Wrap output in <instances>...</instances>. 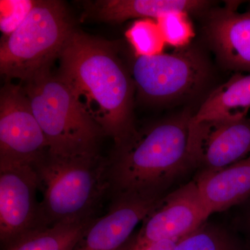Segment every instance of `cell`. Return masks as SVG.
<instances>
[{"mask_svg": "<svg viewBox=\"0 0 250 250\" xmlns=\"http://www.w3.org/2000/svg\"><path fill=\"white\" fill-rule=\"evenodd\" d=\"M114 42L74 29L61 52L59 76L115 147L136 133L134 80Z\"/></svg>", "mask_w": 250, "mask_h": 250, "instance_id": "1", "label": "cell"}, {"mask_svg": "<svg viewBox=\"0 0 250 250\" xmlns=\"http://www.w3.org/2000/svg\"><path fill=\"white\" fill-rule=\"evenodd\" d=\"M192 116L184 112L136 130L114 148L109 159L113 197L164 196L172 184L193 170L188 147Z\"/></svg>", "mask_w": 250, "mask_h": 250, "instance_id": "2", "label": "cell"}, {"mask_svg": "<svg viewBox=\"0 0 250 250\" xmlns=\"http://www.w3.org/2000/svg\"><path fill=\"white\" fill-rule=\"evenodd\" d=\"M40 182V227L78 221L94 211L111 191L109 159L98 153L62 156L48 151L32 166Z\"/></svg>", "mask_w": 250, "mask_h": 250, "instance_id": "3", "label": "cell"}, {"mask_svg": "<svg viewBox=\"0 0 250 250\" xmlns=\"http://www.w3.org/2000/svg\"><path fill=\"white\" fill-rule=\"evenodd\" d=\"M31 109L43 131L48 152L62 156L98 153L103 130L70 87L47 70L22 83Z\"/></svg>", "mask_w": 250, "mask_h": 250, "instance_id": "4", "label": "cell"}, {"mask_svg": "<svg viewBox=\"0 0 250 250\" xmlns=\"http://www.w3.org/2000/svg\"><path fill=\"white\" fill-rule=\"evenodd\" d=\"M74 29L63 2L36 1L25 21L1 42V75L22 83L50 70Z\"/></svg>", "mask_w": 250, "mask_h": 250, "instance_id": "5", "label": "cell"}, {"mask_svg": "<svg viewBox=\"0 0 250 250\" xmlns=\"http://www.w3.org/2000/svg\"><path fill=\"white\" fill-rule=\"evenodd\" d=\"M131 75L141 100L166 104L201 91L209 80L210 67L204 54L188 45L172 54L136 57Z\"/></svg>", "mask_w": 250, "mask_h": 250, "instance_id": "6", "label": "cell"}, {"mask_svg": "<svg viewBox=\"0 0 250 250\" xmlns=\"http://www.w3.org/2000/svg\"><path fill=\"white\" fill-rule=\"evenodd\" d=\"M188 147L197 170L195 179L232 165L250 154V118L193 121L191 118Z\"/></svg>", "mask_w": 250, "mask_h": 250, "instance_id": "7", "label": "cell"}, {"mask_svg": "<svg viewBox=\"0 0 250 250\" xmlns=\"http://www.w3.org/2000/svg\"><path fill=\"white\" fill-rule=\"evenodd\" d=\"M48 150L22 85L8 82L0 93V161L33 166Z\"/></svg>", "mask_w": 250, "mask_h": 250, "instance_id": "8", "label": "cell"}, {"mask_svg": "<svg viewBox=\"0 0 250 250\" xmlns=\"http://www.w3.org/2000/svg\"><path fill=\"white\" fill-rule=\"evenodd\" d=\"M210 215L196 182H188L161 197L127 246L139 248L183 238L205 223Z\"/></svg>", "mask_w": 250, "mask_h": 250, "instance_id": "9", "label": "cell"}, {"mask_svg": "<svg viewBox=\"0 0 250 250\" xmlns=\"http://www.w3.org/2000/svg\"><path fill=\"white\" fill-rule=\"evenodd\" d=\"M40 182L29 164L0 161V241L6 246L40 227Z\"/></svg>", "mask_w": 250, "mask_h": 250, "instance_id": "10", "label": "cell"}, {"mask_svg": "<svg viewBox=\"0 0 250 250\" xmlns=\"http://www.w3.org/2000/svg\"><path fill=\"white\" fill-rule=\"evenodd\" d=\"M164 196L113 197L107 213L94 220L74 250H121L136 227Z\"/></svg>", "mask_w": 250, "mask_h": 250, "instance_id": "11", "label": "cell"}, {"mask_svg": "<svg viewBox=\"0 0 250 250\" xmlns=\"http://www.w3.org/2000/svg\"><path fill=\"white\" fill-rule=\"evenodd\" d=\"M205 32L225 66L250 72V11L240 14L231 6L213 11L206 24Z\"/></svg>", "mask_w": 250, "mask_h": 250, "instance_id": "12", "label": "cell"}, {"mask_svg": "<svg viewBox=\"0 0 250 250\" xmlns=\"http://www.w3.org/2000/svg\"><path fill=\"white\" fill-rule=\"evenodd\" d=\"M203 0H99L88 3V14L103 22L119 23L132 18L156 20L171 11L200 12L209 6Z\"/></svg>", "mask_w": 250, "mask_h": 250, "instance_id": "13", "label": "cell"}, {"mask_svg": "<svg viewBox=\"0 0 250 250\" xmlns=\"http://www.w3.org/2000/svg\"><path fill=\"white\" fill-rule=\"evenodd\" d=\"M195 181L211 214L229 209L250 195V154L232 165Z\"/></svg>", "mask_w": 250, "mask_h": 250, "instance_id": "14", "label": "cell"}, {"mask_svg": "<svg viewBox=\"0 0 250 250\" xmlns=\"http://www.w3.org/2000/svg\"><path fill=\"white\" fill-rule=\"evenodd\" d=\"M250 108V75L236 74L209 94L192 120L239 119Z\"/></svg>", "mask_w": 250, "mask_h": 250, "instance_id": "15", "label": "cell"}, {"mask_svg": "<svg viewBox=\"0 0 250 250\" xmlns=\"http://www.w3.org/2000/svg\"><path fill=\"white\" fill-rule=\"evenodd\" d=\"M96 218L95 216L39 227L18 236L2 250H74Z\"/></svg>", "mask_w": 250, "mask_h": 250, "instance_id": "16", "label": "cell"}, {"mask_svg": "<svg viewBox=\"0 0 250 250\" xmlns=\"http://www.w3.org/2000/svg\"><path fill=\"white\" fill-rule=\"evenodd\" d=\"M174 250H244L228 231L205 223L179 240Z\"/></svg>", "mask_w": 250, "mask_h": 250, "instance_id": "17", "label": "cell"}, {"mask_svg": "<svg viewBox=\"0 0 250 250\" xmlns=\"http://www.w3.org/2000/svg\"><path fill=\"white\" fill-rule=\"evenodd\" d=\"M136 57L163 54L166 45L156 20L141 18L134 21L125 33Z\"/></svg>", "mask_w": 250, "mask_h": 250, "instance_id": "18", "label": "cell"}, {"mask_svg": "<svg viewBox=\"0 0 250 250\" xmlns=\"http://www.w3.org/2000/svg\"><path fill=\"white\" fill-rule=\"evenodd\" d=\"M188 13L171 11L156 19L166 44L177 49L189 45L195 36Z\"/></svg>", "mask_w": 250, "mask_h": 250, "instance_id": "19", "label": "cell"}, {"mask_svg": "<svg viewBox=\"0 0 250 250\" xmlns=\"http://www.w3.org/2000/svg\"><path fill=\"white\" fill-rule=\"evenodd\" d=\"M36 1L34 0H1L0 30L4 38L18 29L30 14Z\"/></svg>", "mask_w": 250, "mask_h": 250, "instance_id": "20", "label": "cell"}, {"mask_svg": "<svg viewBox=\"0 0 250 250\" xmlns=\"http://www.w3.org/2000/svg\"><path fill=\"white\" fill-rule=\"evenodd\" d=\"M182 238L159 241L157 243L148 244L147 246L139 247V248L124 246L121 250H174L176 246H177V243Z\"/></svg>", "mask_w": 250, "mask_h": 250, "instance_id": "21", "label": "cell"}]
</instances>
